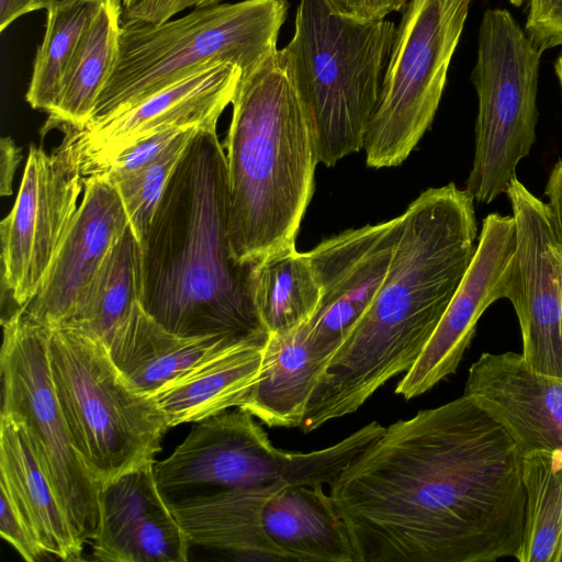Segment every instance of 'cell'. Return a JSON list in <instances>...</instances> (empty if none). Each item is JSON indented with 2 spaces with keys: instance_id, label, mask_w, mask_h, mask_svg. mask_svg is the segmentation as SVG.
<instances>
[{
  "instance_id": "cell-1",
  "label": "cell",
  "mask_w": 562,
  "mask_h": 562,
  "mask_svg": "<svg viewBox=\"0 0 562 562\" xmlns=\"http://www.w3.org/2000/svg\"><path fill=\"white\" fill-rule=\"evenodd\" d=\"M521 459L507 429L464 394L385 427L330 483L355 562L516 558Z\"/></svg>"
},
{
  "instance_id": "cell-2",
  "label": "cell",
  "mask_w": 562,
  "mask_h": 562,
  "mask_svg": "<svg viewBox=\"0 0 562 562\" xmlns=\"http://www.w3.org/2000/svg\"><path fill=\"white\" fill-rule=\"evenodd\" d=\"M401 218L376 296L318 375L303 420L310 430L355 413L414 366L475 255L474 199L452 182L422 192Z\"/></svg>"
},
{
  "instance_id": "cell-3",
  "label": "cell",
  "mask_w": 562,
  "mask_h": 562,
  "mask_svg": "<svg viewBox=\"0 0 562 562\" xmlns=\"http://www.w3.org/2000/svg\"><path fill=\"white\" fill-rule=\"evenodd\" d=\"M226 156L216 130H198L158 203L142 245V306L173 334L269 335L252 297L255 263L229 244Z\"/></svg>"
},
{
  "instance_id": "cell-4",
  "label": "cell",
  "mask_w": 562,
  "mask_h": 562,
  "mask_svg": "<svg viewBox=\"0 0 562 562\" xmlns=\"http://www.w3.org/2000/svg\"><path fill=\"white\" fill-rule=\"evenodd\" d=\"M225 138L229 244L256 263L295 247L314 192L317 140L284 48L241 74Z\"/></svg>"
},
{
  "instance_id": "cell-5",
  "label": "cell",
  "mask_w": 562,
  "mask_h": 562,
  "mask_svg": "<svg viewBox=\"0 0 562 562\" xmlns=\"http://www.w3.org/2000/svg\"><path fill=\"white\" fill-rule=\"evenodd\" d=\"M395 32L390 20L359 19L328 0H300L293 36L283 48L326 167L363 149Z\"/></svg>"
},
{
  "instance_id": "cell-6",
  "label": "cell",
  "mask_w": 562,
  "mask_h": 562,
  "mask_svg": "<svg viewBox=\"0 0 562 562\" xmlns=\"http://www.w3.org/2000/svg\"><path fill=\"white\" fill-rule=\"evenodd\" d=\"M288 9V0H241L194 7L161 23L122 21L117 58L89 122L214 63L254 69L278 49Z\"/></svg>"
},
{
  "instance_id": "cell-7",
  "label": "cell",
  "mask_w": 562,
  "mask_h": 562,
  "mask_svg": "<svg viewBox=\"0 0 562 562\" xmlns=\"http://www.w3.org/2000/svg\"><path fill=\"white\" fill-rule=\"evenodd\" d=\"M56 396L74 445L101 486L155 461L170 428L151 396L137 392L113 363L106 346L68 326H48Z\"/></svg>"
},
{
  "instance_id": "cell-8",
  "label": "cell",
  "mask_w": 562,
  "mask_h": 562,
  "mask_svg": "<svg viewBox=\"0 0 562 562\" xmlns=\"http://www.w3.org/2000/svg\"><path fill=\"white\" fill-rule=\"evenodd\" d=\"M383 430L371 422L327 448L291 452L276 448L248 412H223L199 422L168 458L154 463V475L167 504L277 483L330 484Z\"/></svg>"
},
{
  "instance_id": "cell-9",
  "label": "cell",
  "mask_w": 562,
  "mask_h": 562,
  "mask_svg": "<svg viewBox=\"0 0 562 562\" xmlns=\"http://www.w3.org/2000/svg\"><path fill=\"white\" fill-rule=\"evenodd\" d=\"M541 55L508 10H485L471 75L479 106L465 183L479 203H491L507 192L518 164L536 142Z\"/></svg>"
},
{
  "instance_id": "cell-10",
  "label": "cell",
  "mask_w": 562,
  "mask_h": 562,
  "mask_svg": "<svg viewBox=\"0 0 562 562\" xmlns=\"http://www.w3.org/2000/svg\"><path fill=\"white\" fill-rule=\"evenodd\" d=\"M471 0H409L396 27L363 149L371 168L404 162L430 127Z\"/></svg>"
},
{
  "instance_id": "cell-11",
  "label": "cell",
  "mask_w": 562,
  "mask_h": 562,
  "mask_svg": "<svg viewBox=\"0 0 562 562\" xmlns=\"http://www.w3.org/2000/svg\"><path fill=\"white\" fill-rule=\"evenodd\" d=\"M1 414L20 422L77 539L92 541L100 485L77 451L52 381L49 327L16 307L2 319Z\"/></svg>"
},
{
  "instance_id": "cell-12",
  "label": "cell",
  "mask_w": 562,
  "mask_h": 562,
  "mask_svg": "<svg viewBox=\"0 0 562 562\" xmlns=\"http://www.w3.org/2000/svg\"><path fill=\"white\" fill-rule=\"evenodd\" d=\"M83 179L65 138L53 153L30 147L15 202L0 223L2 285L15 308L41 286L78 210Z\"/></svg>"
},
{
  "instance_id": "cell-13",
  "label": "cell",
  "mask_w": 562,
  "mask_h": 562,
  "mask_svg": "<svg viewBox=\"0 0 562 562\" xmlns=\"http://www.w3.org/2000/svg\"><path fill=\"white\" fill-rule=\"evenodd\" d=\"M241 76L231 63L207 65L148 98L81 128L65 127L85 178L133 143L168 130H216Z\"/></svg>"
},
{
  "instance_id": "cell-14",
  "label": "cell",
  "mask_w": 562,
  "mask_h": 562,
  "mask_svg": "<svg viewBox=\"0 0 562 562\" xmlns=\"http://www.w3.org/2000/svg\"><path fill=\"white\" fill-rule=\"evenodd\" d=\"M516 249L507 295L522 336V357L537 372L562 378V250L548 204L517 178L506 192Z\"/></svg>"
},
{
  "instance_id": "cell-15",
  "label": "cell",
  "mask_w": 562,
  "mask_h": 562,
  "mask_svg": "<svg viewBox=\"0 0 562 562\" xmlns=\"http://www.w3.org/2000/svg\"><path fill=\"white\" fill-rule=\"evenodd\" d=\"M516 249L513 215L483 220L475 255L436 330L395 393L412 400L457 371L486 308L507 299Z\"/></svg>"
},
{
  "instance_id": "cell-16",
  "label": "cell",
  "mask_w": 562,
  "mask_h": 562,
  "mask_svg": "<svg viewBox=\"0 0 562 562\" xmlns=\"http://www.w3.org/2000/svg\"><path fill=\"white\" fill-rule=\"evenodd\" d=\"M401 215L323 240L307 256L322 295L305 324L313 349L327 359L376 296L393 259Z\"/></svg>"
},
{
  "instance_id": "cell-17",
  "label": "cell",
  "mask_w": 562,
  "mask_h": 562,
  "mask_svg": "<svg viewBox=\"0 0 562 562\" xmlns=\"http://www.w3.org/2000/svg\"><path fill=\"white\" fill-rule=\"evenodd\" d=\"M128 226L116 189L101 176L85 178L78 210L41 286L21 307L25 314L47 326L64 325Z\"/></svg>"
},
{
  "instance_id": "cell-18",
  "label": "cell",
  "mask_w": 562,
  "mask_h": 562,
  "mask_svg": "<svg viewBox=\"0 0 562 562\" xmlns=\"http://www.w3.org/2000/svg\"><path fill=\"white\" fill-rule=\"evenodd\" d=\"M149 461L103 483L92 553L99 561L184 562L190 541L158 490Z\"/></svg>"
},
{
  "instance_id": "cell-19",
  "label": "cell",
  "mask_w": 562,
  "mask_h": 562,
  "mask_svg": "<svg viewBox=\"0 0 562 562\" xmlns=\"http://www.w3.org/2000/svg\"><path fill=\"white\" fill-rule=\"evenodd\" d=\"M464 395L507 429L521 457L562 451V378L537 372L522 355H481L469 370Z\"/></svg>"
},
{
  "instance_id": "cell-20",
  "label": "cell",
  "mask_w": 562,
  "mask_h": 562,
  "mask_svg": "<svg viewBox=\"0 0 562 562\" xmlns=\"http://www.w3.org/2000/svg\"><path fill=\"white\" fill-rule=\"evenodd\" d=\"M243 339L246 338L179 336L160 325L138 303L116 329L106 348L113 363L130 384L137 392L151 396Z\"/></svg>"
},
{
  "instance_id": "cell-21",
  "label": "cell",
  "mask_w": 562,
  "mask_h": 562,
  "mask_svg": "<svg viewBox=\"0 0 562 562\" xmlns=\"http://www.w3.org/2000/svg\"><path fill=\"white\" fill-rule=\"evenodd\" d=\"M0 486L9 493L46 553L65 561L81 558L83 544L77 539L24 426L4 414L0 420Z\"/></svg>"
},
{
  "instance_id": "cell-22",
  "label": "cell",
  "mask_w": 562,
  "mask_h": 562,
  "mask_svg": "<svg viewBox=\"0 0 562 562\" xmlns=\"http://www.w3.org/2000/svg\"><path fill=\"white\" fill-rule=\"evenodd\" d=\"M261 521L290 562H355L347 527L322 484L279 486L266 501Z\"/></svg>"
},
{
  "instance_id": "cell-23",
  "label": "cell",
  "mask_w": 562,
  "mask_h": 562,
  "mask_svg": "<svg viewBox=\"0 0 562 562\" xmlns=\"http://www.w3.org/2000/svg\"><path fill=\"white\" fill-rule=\"evenodd\" d=\"M281 485L231 490L168 505L190 543L226 551L241 561L290 562L268 539L261 521L266 501Z\"/></svg>"
},
{
  "instance_id": "cell-24",
  "label": "cell",
  "mask_w": 562,
  "mask_h": 562,
  "mask_svg": "<svg viewBox=\"0 0 562 562\" xmlns=\"http://www.w3.org/2000/svg\"><path fill=\"white\" fill-rule=\"evenodd\" d=\"M269 335L239 340L151 395L169 427L237 407L258 380Z\"/></svg>"
},
{
  "instance_id": "cell-25",
  "label": "cell",
  "mask_w": 562,
  "mask_h": 562,
  "mask_svg": "<svg viewBox=\"0 0 562 562\" xmlns=\"http://www.w3.org/2000/svg\"><path fill=\"white\" fill-rule=\"evenodd\" d=\"M327 358L315 351L306 325L269 335L258 380L237 408L269 427H300Z\"/></svg>"
},
{
  "instance_id": "cell-26",
  "label": "cell",
  "mask_w": 562,
  "mask_h": 562,
  "mask_svg": "<svg viewBox=\"0 0 562 562\" xmlns=\"http://www.w3.org/2000/svg\"><path fill=\"white\" fill-rule=\"evenodd\" d=\"M122 0H101L63 78L48 124L81 128L90 121L119 53Z\"/></svg>"
},
{
  "instance_id": "cell-27",
  "label": "cell",
  "mask_w": 562,
  "mask_h": 562,
  "mask_svg": "<svg viewBox=\"0 0 562 562\" xmlns=\"http://www.w3.org/2000/svg\"><path fill=\"white\" fill-rule=\"evenodd\" d=\"M143 297L142 245L131 226L112 247L69 319L105 346Z\"/></svg>"
},
{
  "instance_id": "cell-28",
  "label": "cell",
  "mask_w": 562,
  "mask_h": 562,
  "mask_svg": "<svg viewBox=\"0 0 562 562\" xmlns=\"http://www.w3.org/2000/svg\"><path fill=\"white\" fill-rule=\"evenodd\" d=\"M322 290L307 252L296 247L274 252L255 263L252 297L269 335L285 334L315 314Z\"/></svg>"
},
{
  "instance_id": "cell-29",
  "label": "cell",
  "mask_w": 562,
  "mask_h": 562,
  "mask_svg": "<svg viewBox=\"0 0 562 562\" xmlns=\"http://www.w3.org/2000/svg\"><path fill=\"white\" fill-rule=\"evenodd\" d=\"M526 495L519 562H557L562 548V451H535L521 459Z\"/></svg>"
},
{
  "instance_id": "cell-30",
  "label": "cell",
  "mask_w": 562,
  "mask_h": 562,
  "mask_svg": "<svg viewBox=\"0 0 562 562\" xmlns=\"http://www.w3.org/2000/svg\"><path fill=\"white\" fill-rule=\"evenodd\" d=\"M101 0H71L46 9V26L33 63L25 99L50 113L66 70Z\"/></svg>"
},
{
  "instance_id": "cell-31",
  "label": "cell",
  "mask_w": 562,
  "mask_h": 562,
  "mask_svg": "<svg viewBox=\"0 0 562 562\" xmlns=\"http://www.w3.org/2000/svg\"><path fill=\"white\" fill-rule=\"evenodd\" d=\"M198 130L201 128L183 131L157 158L138 170L113 177L101 176L116 189L130 226L140 244L147 235L165 189Z\"/></svg>"
},
{
  "instance_id": "cell-32",
  "label": "cell",
  "mask_w": 562,
  "mask_h": 562,
  "mask_svg": "<svg viewBox=\"0 0 562 562\" xmlns=\"http://www.w3.org/2000/svg\"><path fill=\"white\" fill-rule=\"evenodd\" d=\"M186 130H168L142 138L119 153L95 175L113 177L140 169L157 158Z\"/></svg>"
},
{
  "instance_id": "cell-33",
  "label": "cell",
  "mask_w": 562,
  "mask_h": 562,
  "mask_svg": "<svg viewBox=\"0 0 562 562\" xmlns=\"http://www.w3.org/2000/svg\"><path fill=\"white\" fill-rule=\"evenodd\" d=\"M524 30L541 53L562 45V0H528Z\"/></svg>"
},
{
  "instance_id": "cell-34",
  "label": "cell",
  "mask_w": 562,
  "mask_h": 562,
  "mask_svg": "<svg viewBox=\"0 0 562 562\" xmlns=\"http://www.w3.org/2000/svg\"><path fill=\"white\" fill-rule=\"evenodd\" d=\"M0 533L30 562L40 560L46 551L27 528L9 493L1 487Z\"/></svg>"
},
{
  "instance_id": "cell-35",
  "label": "cell",
  "mask_w": 562,
  "mask_h": 562,
  "mask_svg": "<svg viewBox=\"0 0 562 562\" xmlns=\"http://www.w3.org/2000/svg\"><path fill=\"white\" fill-rule=\"evenodd\" d=\"M194 0H122L123 22H149L151 15L166 21L186 9L193 8Z\"/></svg>"
},
{
  "instance_id": "cell-36",
  "label": "cell",
  "mask_w": 562,
  "mask_h": 562,
  "mask_svg": "<svg viewBox=\"0 0 562 562\" xmlns=\"http://www.w3.org/2000/svg\"><path fill=\"white\" fill-rule=\"evenodd\" d=\"M337 10L364 20H383L405 8L407 0H328Z\"/></svg>"
},
{
  "instance_id": "cell-37",
  "label": "cell",
  "mask_w": 562,
  "mask_h": 562,
  "mask_svg": "<svg viewBox=\"0 0 562 562\" xmlns=\"http://www.w3.org/2000/svg\"><path fill=\"white\" fill-rule=\"evenodd\" d=\"M544 193L548 198L547 204L562 250V160L553 166Z\"/></svg>"
},
{
  "instance_id": "cell-38",
  "label": "cell",
  "mask_w": 562,
  "mask_h": 562,
  "mask_svg": "<svg viewBox=\"0 0 562 562\" xmlns=\"http://www.w3.org/2000/svg\"><path fill=\"white\" fill-rule=\"evenodd\" d=\"M42 0H0V31L32 11L42 10Z\"/></svg>"
},
{
  "instance_id": "cell-39",
  "label": "cell",
  "mask_w": 562,
  "mask_h": 562,
  "mask_svg": "<svg viewBox=\"0 0 562 562\" xmlns=\"http://www.w3.org/2000/svg\"><path fill=\"white\" fill-rule=\"evenodd\" d=\"M2 154H4L8 157V168L2 171L1 173V189L2 194H10L11 193V182H12V176L14 172V168H11V162H18L19 159L16 158L19 154H16V147L12 143L11 139L8 138V144H4V140H2Z\"/></svg>"
},
{
  "instance_id": "cell-40",
  "label": "cell",
  "mask_w": 562,
  "mask_h": 562,
  "mask_svg": "<svg viewBox=\"0 0 562 562\" xmlns=\"http://www.w3.org/2000/svg\"><path fill=\"white\" fill-rule=\"evenodd\" d=\"M554 68L562 89V54L557 59Z\"/></svg>"
},
{
  "instance_id": "cell-41",
  "label": "cell",
  "mask_w": 562,
  "mask_h": 562,
  "mask_svg": "<svg viewBox=\"0 0 562 562\" xmlns=\"http://www.w3.org/2000/svg\"><path fill=\"white\" fill-rule=\"evenodd\" d=\"M68 1H71V0H42L41 1V4H42V9H47L52 5H56V4H60V3H64V2H68Z\"/></svg>"
},
{
  "instance_id": "cell-42",
  "label": "cell",
  "mask_w": 562,
  "mask_h": 562,
  "mask_svg": "<svg viewBox=\"0 0 562 562\" xmlns=\"http://www.w3.org/2000/svg\"><path fill=\"white\" fill-rule=\"evenodd\" d=\"M223 0H194L193 8L200 7V5H210V4H214V3H220Z\"/></svg>"
},
{
  "instance_id": "cell-43",
  "label": "cell",
  "mask_w": 562,
  "mask_h": 562,
  "mask_svg": "<svg viewBox=\"0 0 562 562\" xmlns=\"http://www.w3.org/2000/svg\"><path fill=\"white\" fill-rule=\"evenodd\" d=\"M560 335L562 339V306H561V318H560Z\"/></svg>"
},
{
  "instance_id": "cell-44",
  "label": "cell",
  "mask_w": 562,
  "mask_h": 562,
  "mask_svg": "<svg viewBox=\"0 0 562 562\" xmlns=\"http://www.w3.org/2000/svg\"><path fill=\"white\" fill-rule=\"evenodd\" d=\"M557 562H562V548H561V551L557 558Z\"/></svg>"
}]
</instances>
